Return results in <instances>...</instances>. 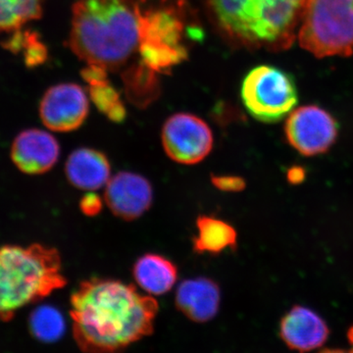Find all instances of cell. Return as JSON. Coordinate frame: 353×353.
Returning a JSON list of instances; mask_svg holds the SVG:
<instances>
[{"label":"cell","instance_id":"cell-22","mask_svg":"<svg viewBox=\"0 0 353 353\" xmlns=\"http://www.w3.org/2000/svg\"><path fill=\"white\" fill-rule=\"evenodd\" d=\"M25 63L28 67H36L48 59V48L41 43L37 32L26 31V41L23 46Z\"/></svg>","mask_w":353,"mask_h":353},{"label":"cell","instance_id":"cell-7","mask_svg":"<svg viewBox=\"0 0 353 353\" xmlns=\"http://www.w3.org/2000/svg\"><path fill=\"white\" fill-rule=\"evenodd\" d=\"M241 97L248 112L263 123H277L289 116L299 101L290 74L271 65L250 70L241 83Z\"/></svg>","mask_w":353,"mask_h":353},{"label":"cell","instance_id":"cell-11","mask_svg":"<svg viewBox=\"0 0 353 353\" xmlns=\"http://www.w3.org/2000/svg\"><path fill=\"white\" fill-rule=\"evenodd\" d=\"M105 201L114 215L126 221L138 219L152 204V187L148 179L121 172L106 183Z\"/></svg>","mask_w":353,"mask_h":353},{"label":"cell","instance_id":"cell-2","mask_svg":"<svg viewBox=\"0 0 353 353\" xmlns=\"http://www.w3.org/2000/svg\"><path fill=\"white\" fill-rule=\"evenodd\" d=\"M211 25L234 48L282 52L296 41L307 0H204Z\"/></svg>","mask_w":353,"mask_h":353},{"label":"cell","instance_id":"cell-4","mask_svg":"<svg viewBox=\"0 0 353 353\" xmlns=\"http://www.w3.org/2000/svg\"><path fill=\"white\" fill-rule=\"evenodd\" d=\"M67 284L54 248L32 243L0 246V320L9 322L21 309L39 303Z\"/></svg>","mask_w":353,"mask_h":353},{"label":"cell","instance_id":"cell-16","mask_svg":"<svg viewBox=\"0 0 353 353\" xmlns=\"http://www.w3.org/2000/svg\"><path fill=\"white\" fill-rule=\"evenodd\" d=\"M132 274L139 287L153 296L170 292L178 277V271L173 262L153 253L139 259L134 263Z\"/></svg>","mask_w":353,"mask_h":353},{"label":"cell","instance_id":"cell-18","mask_svg":"<svg viewBox=\"0 0 353 353\" xmlns=\"http://www.w3.org/2000/svg\"><path fill=\"white\" fill-rule=\"evenodd\" d=\"M158 75L141 61L132 65L123 73L128 99L137 108H146L159 97L161 88Z\"/></svg>","mask_w":353,"mask_h":353},{"label":"cell","instance_id":"cell-6","mask_svg":"<svg viewBox=\"0 0 353 353\" xmlns=\"http://www.w3.org/2000/svg\"><path fill=\"white\" fill-rule=\"evenodd\" d=\"M296 39L319 59L352 57L353 0H307Z\"/></svg>","mask_w":353,"mask_h":353},{"label":"cell","instance_id":"cell-25","mask_svg":"<svg viewBox=\"0 0 353 353\" xmlns=\"http://www.w3.org/2000/svg\"><path fill=\"white\" fill-rule=\"evenodd\" d=\"M305 174L301 167H294L288 172V180L292 183H299L303 181Z\"/></svg>","mask_w":353,"mask_h":353},{"label":"cell","instance_id":"cell-21","mask_svg":"<svg viewBox=\"0 0 353 353\" xmlns=\"http://www.w3.org/2000/svg\"><path fill=\"white\" fill-rule=\"evenodd\" d=\"M90 99L97 108L114 123H122L126 119L127 111L118 90L108 79L88 85Z\"/></svg>","mask_w":353,"mask_h":353},{"label":"cell","instance_id":"cell-13","mask_svg":"<svg viewBox=\"0 0 353 353\" xmlns=\"http://www.w3.org/2000/svg\"><path fill=\"white\" fill-rule=\"evenodd\" d=\"M280 334L290 350L306 353L323 347L328 340L330 330L314 311L296 305L281 320Z\"/></svg>","mask_w":353,"mask_h":353},{"label":"cell","instance_id":"cell-23","mask_svg":"<svg viewBox=\"0 0 353 353\" xmlns=\"http://www.w3.org/2000/svg\"><path fill=\"white\" fill-rule=\"evenodd\" d=\"M211 182L218 190L226 192H238L245 190V181L238 176H211Z\"/></svg>","mask_w":353,"mask_h":353},{"label":"cell","instance_id":"cell-5","mask_svg":"<svg viewBox=\"0 0 353 353\" xmlns=\"http://www.w3.org/2000/svg\"><path fill=\"white\" fill-rule=\"evenodd\" d=\"M181 6H158L143 10L139 6L138 51L141 63L167 74L189 57L187 39L199 32L187 24Z\"/></svg>","mask_w":353,"mask_h":353},{"label":"cell","instance_id":"cell-10","mask_svg":"<svg viewBox=\"0 0 353 353\" xmlns=\"http://www.w3.org/2000/svg\"><path fill=\"white\" fill-rule=\"evenodd\" d=\"M90 105L85 90L72 83H59L46 90L41 104L39 116L50 131L73 132L87 119Z\"/></svg>","mask_w":353,"mask_h":353},{"label":"cell","instance_id":"cell-19","mask_svg":"<svg viewBox=\"0 0 353 353\" xmlns=\"http://www.w3.org/2000/svg\"><path fill=\"white\" fill-rule=\"evenodd\" d=\"M43 0H0V34H10L43 15Z\"/></svg>","mask_w":353,"mask_h":353},{"label":"cell","instance_id":"cell-24","mask_svg":"<svg viewBox=\"0 0 353 353\" xmlns=\"http://www.w3.org/2000/svg\"><path fill=\"white\" fill-rule=\"evenodd\" d=\"M80 209L83 214L88 217H94L101 213L102 210V201L101 197L94 192H88L81 199Z\"/></svg>","mask_w":353,"mask_h":353},{"label":"cell","instance_id":"cell-15","mask_svg":"<svg viewBox=\"0 0 353 353\" xmlns=\"http://www.w3.org/2000/svg\"><path fill=\"white\" fill-rule=\"evenodd\" d=\"M111 166L103 153L92 148H78L69 155L65 174L77 189L97 190L110 180Z\"/></svg>","mask_w":353,"mask_h":353},{"label":"cell","instance_id":"cell-8","mask_svg":"<svg viewBox=\"0 0 353 353\" xmlns=\"http://www.w3.org/2000/svg\"><path fill=\"white\" fill-rule=\"evenodd\" d=\"M288 143L304 157H316L328 152L336 143L339 125L328 112L317 105L294 109L285 124Z\"/></svg>","mask_w":353,"mask_h":353},{"label":"cell","instance_id":"cell-1","mask_svg":"<svg viewBox=\"0 0 353 353\" xmlns=\"http://www.w3.org/2000/svg\"><path fill=\"white\" fill-rule=\"evenodd\" d=\"M74 338L85 353H120L152 334L158 303L121 281L92 278L72 294Z\"/></svg>","mask_w":353,"mask_h":353},{"label":"cell","instance_id":"cell-12","mask_svg":"<svg viewBox=\"0 0 353 353\" xmlns=\"http://www.w3.org/2000/svg\"><path fill=\"white\" fill-rule=\"evenodd\" d=\"M11 159L22 173L41 175L50 171L60 157V145L50 132L27 129L17 134L11 146Z\"/></svg>","mask_w":353,"mask_h":353},{"label":"cell","instance_id":"cell-20","mask_svg":"<svg viewBox=\"0 0 353 353\" xmlns=\"http://www.w3.org/2000/svg\"><path fill=\"white\" fill-rule=\"evenodd\" d=\"M29 330L32 336L41 343H55L63 336L66 322L57 307L41 305L30 315Z\"/></svg>","mask_w":353,"mask_h":353},{"label":"cell","instance_id":"cell-17","mask_svg":"<svg viewBox=\"0 0 353 353\" xmlns=\"http://www.w3.org/2000/svg\"><path fill=\"white\" fill-rule=\"evenodd\" d=\"M197 234L194 239V250L197 253L218 254L236 245V230L225 221L212 216H199L196 220Z\"/></svg>","mask_w":353,"mask_h":353},{"label":"cell","instance_id":"cell-26","mask_svg":"<svg viewBox=\"0 0 353 353\" xmlns=\"http://www.w3.org/2000/svg\"><path fill=\"white\" fill-rule=\"evenodd\" d=\"M347 340L348 343H350V347H352V350H350V352L353 353V326L352 327V328L348 330Z\"/></svg>","mask_w":353,"mask_h":353},{"label":"cell","instance_id":"cell-9","mask_svg":"<svg viewBox=\"0 0 353 353\" xmlns=\"http://www.w3.org/2000/svg\"><path fill=\"white\" fill-rule=\"evenodd\" d=\"M161 139L166 154L179 164L199 163L213 148L208 123L190 113L171 116L162 128Z\"/></svg>","mask_w":353,"mask_h":353},{"label":"cell","instance_id":"cell-3","mask_svg":"<svg viewBox=\"0 0 353 353\" xmlns=\"http://www.w3.org/2000/svg\"><path fill=\"white\" fill-rule=\"evenodd\" d=\"M70 48L88 64L117 70L138 50L139 4L132 0H78Z\"/></svg>","mask_w":353,"mask_h":353},{"label":"cell","instance_id":"cell-27","mask_svg":"<svg viewBox=\"0 0 353 353\" xmlns=\"http://www.w3.org/2000/svg\"><path fill=\"white\" fill-rule=\"evenodd\" d=\"M318 353H352L350 350H325Z\"/></svg>","mask_w":353,"mask_h":353},{"label":"cell","instance_id":"cell-14","mask_svg":"<svg viewBox=\"0 0 353 353\" xmlns=\"http://www.w3.org/2000/svg\"><path fill=\"white\" fill-rule=\"evenodd\" d=\"M220 289L208 278L183 281L176 292V308L196 323L210 321L219 310Z\"/></svg>","mask_w":353,"mask_h":353}]
</instances>
